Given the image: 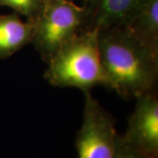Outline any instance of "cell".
Returning a JSON list of instances; mask_svg holds the SVG:
<instances>
[{
	"label": "cell",
	"instance_id": "obj_1",
	"mask_svg": "<svg viewBox=\"0 0 158 158\" xmlns=\"http://www.w3.org/2000/svg\"><path fill=\"white\" fill-rule=\"evenodd\" d=\"M106 88L125 98L156 90L158 56L126 27L98 31Z\"/></svg>",
	"mask_w": 158,
	"mask_h": 158
},
{
	"label": "cell",
	"instance_id": "obj_2",
	"mask_svg": "<svg viewBox=\"0 0 158 158\" xmlns=\"http://www.w3.org/2000/svg\"><path fill=\"white\" fill-rule=\"evenodd\" d=\"M47 63L44 78L55 87H73L84 93L99 85L106 87L97 30L80 31Z\"/></svg>",
	"mask_w": 158,
	"mask_h": 158
},
{
	"label": "cell",
	"instance_id": "obj_3",
	"mask_svg": "<svg viewBox=\"0 0 158 158\" xmlns=\"http://www.w3.org/2000/svg\"><path fill=\"white\" fill-rule=\"evenodd\" d=\"M86 10L73 0H46L34 19L32 43L41 59L48 62L62 46L85 26Z\"/></svg>",
	"mask_w": 158,
	"mask_h": 158
},
{
	"label": "cell",
	"instance_id": "obj_4",
	"mask_svg": "<svg viewBox=\"0 0 158 158\" xmlns=\"http://www.w3.org/2000/svg\"><path fill=\"white\" fill-rule=\"evenodd\" d=\"M118 135L113 116L90 92H85L83 122L76 136L78 158H114Z\"/></svg>",
	"mask_w": 158,
	"mask_h": 158
},
{
	"label": "cell",
	"instance_id": "obj_5",
	"mask_svg": "<svg viewBox=\"0 0 158 158\" xmlns=\"http://www.w3.org/2000/svg\"><path fill=\"white\" fill-rule=\"evenodd\" d=\"M122 138L148 158H158V96L156 90L135 98Z\"/></svg>",
	"mask_w": 158,
	"mask_h": 158
},
{
	"label": "cell",
	"instance_id": "obj_6",
	"mask_svg": "<svg viewBox=\"0 0 158 158\" xmlns=\"http://www.w3.org/2000/svg\"><path fill=\"white\" fill-rule=\"evenodd\" d=\"M143 0H88L84 30H97L125 27Z\"/></svg>",
	"mask_w": 158,
	"mask_h": 158
},
{
	"label": "cell",
	"instance_id": "obj_7",
	"mask_svg": "<svg viewBox=\"0 0 158 158\" xmlns=\"http://www.w3.org/2000/svg\"><path fill=\"white\" fill-rule=\"evenodd\" d=\"M34 32V22L24 20L16 12L0 15V59H7L31 44Z\"/></svg>",
	"mask_w": 158,
	"mask_h": 158
},
{
	"label": "cell",
	"instance_id": "obj_8",
	"mask_svg": "<svg viewBox=\"0 0 158 158\" xmlns=\"http://www.w3.org/2000/svg\"><path fill=\"white\" fill-rule=\"evenodd\" d=\"M125 27L158 56V0H143Z\"/></svg>",
	"mask_w": 158,
	"mask_h": 158
},
{
	"label": "cell",
	"instance_id": "obj_9",
	"mask_svg": "<svg viewBox=\"0 0 158 158\" xmlns=\"http://www.w3.org/2000/svg\"><path fill=\"white\" fill-rule=\"evenodd\" d=\"M46 0H0V7L12 9L19 16L34 21L39 15Z\"/></svg>",
	"mask_w": 158,
	"mask_h": 158
},
{
	"label": "cell",
	"instance_id": "obj_10",
	"mask_svg": "<svg viewBox=\"0 0 158 158\" xmlns=\"http://www.w3.org/2000/svg\"><path fill=\"white\" fill-rule=\"evenodd\" d=\"M114 158H148L143 154L139 152L135 148L129 145L122 138L121 135H118L117 149Z\"/></svg>",
	"mask_w": 158,
	"mask_h": 158
},
{
	"label": "cell",
	"instance_id": "obj_11",
	"mask_svg": "<svg viewBox=\"0 0 158 158\" xmlns=\"http://www.w3.org/2000/svg\"><path fill=\"white\" fill-rule=\"evenodd\" d=\"M81 1H82V5H84V4H85L88 0H81Z\"/></svg>",
	"mask_w": 158,
	"mask_h": 158
}]
</instances>
